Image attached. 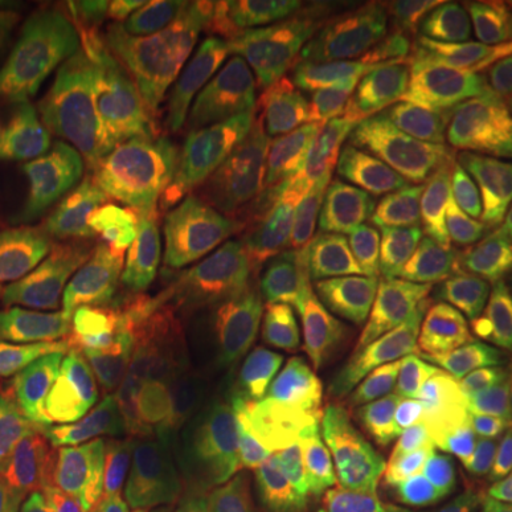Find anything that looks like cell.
I'll return each instance as SVG.
<instances>
[{"instance_id": "9c48e42d", "label": "cell", "mask_w": 512, "mask_h": 512, "mask_svg": "<svg viewBox=\"0 0 512 512\" xmlns=\"http://www.w3.org/2000/svg\"><path fill=\"white\" fill-rule=\"evenodd\" d=\"M510 183L504 137L467 111L390 194L376 228L379 265L510 220Z\"/></svg>"}, {"instance_id": "2e32d148", "label": "cell", "mask_w": 512, "mask_h": 512, "mask_svg": "<svg viewBox=\"0 0 512 512\" xmlns=\"http://www.w3.org/2000/svg\"><path fill=\"white\" fill-rule=\"evenodd\" d=\"M313 433H279L274 473L256 495L254 512H322V467Z\"/></svg>"}, {"instance_id": "4316f807", "label": "cell", "mask_w": 512, "mask_h": 512, "mask_svg": "<svg viewBox=\"0 0 512 512\" xmlns=\"http://www.w3.org/2000/svg\"><path fill=\"white\" fill-rule=\"evenodd\" d=\"M0 89H3V83H0Z\"/></svg>"}, {"instance_id": "ba28073f", "label": "cell", "mask_w": 512, "mask_h": 512, "mask_svg": "<svg viewBox=\"0 0 512 512\" xmlns=\"http://www.w3.org/2000/svg\"><path fill=\"white\" fill-rule=\"evenodd\" d=\"M163 308L126 282L109 285L92 308L46 330L57 384L35 444H63L89 430L100 413L123 402L163 359Z\"/></svg>"}, {"instance_id": "5bb4252c", "label": "cell", "mask_w": 512, "mask_h": 512, "mask_svg": "<svg viewBox=\"0 0 512 512\" xmlns=\"http://www.w3.org/2000/svg\"><path fill=\"white\" fill-rule=\"evenodd\" d=\"M370 12L359 0H308L291 3L288 12L265 26L259 35L239 46L248 63L268 74H291L311 69L333 57Z\"/></svg>"}, {"instance_id": "7c38bea8", "label": "cell", "mask_w": 512, "mask_h": 512, "mask_svg": "<svg viewBox=\"0 0 512 512\" xmlns=\"http://www.w3.org/2000/svg\"><path fill=\"white\" fill-rule=\"evenodd\" d=\"M214 402V390L183 359L168 356L148 379L137 384L83 450L100 476L177 478L191 473L177 441L185 424Z\"/></svg>"}, {"instance_id": "6da1fadb", "label": "cell", "mask_w": 512, "mask_h": 512, "mask_svg": "<svg viewBox=\"0 0 512 512\" xmlns=\"http://www.w3.org/2000/svg\"><path fill=\"white\" fill-rule=\"evenodd\" d=\"M427 18L430 3H370L336 55L291 74L259 72L239 46L214 55L211 89L265 154L305 239L402 63L416 55Z\"/></svg>"}, {"instance_id": "7a4b0ae2", "label": "cell", "mask_w": 512, "mask_h": 512, "mask_svg": "<svg viewBox=\"0 0 512 512\" xmlns=\"http://www.w3.org/2000/svg\"><path fill=\"white\" fill-rule=\"evenodd\" d=\"M359 305L336 276L276 274L234 291L185 336L183 359L279 433L316 430V402L348 356Z\"/></svg>"}, {"instance_id": "9a60e30c", "label": "cell", "mask_w": 512, "mask_h": 512, "mask_svg": "<svg viewBox=\"0 0 512 512\" xmlns=\"http://www.w3.org/2000/svg\"><path fill=\"white\" fill-rule=\"evenodd\" d=\"M106 493L86 453H35L0 464V512H94Z\"/></svg>"}, {"instance_id": "d4e9b609", "label": "cell", "mask_w": 512, "mask_h": 512, "mask_svg": "<svg viewBox=\"0 0 512 512\" xmlns=\"http://www.w3.org/2000/svg\"><path fill=\"white\" fill-rule=\"evenodd\" d=\"M481 484L490 495V504H493L495 512H512V427L510 441L504 444V453Z\"/></svg>"}, {"instance_id": "4fadbf2b", "label": "cell", "mask_w": 512, "mask_h": 512, "mask_svg": "<svg viewBox=\"0 0 512 512\" xmlns=\"http://www.w3.org/2000/svg\"><path fill=\"white\" fill-rule=\"evenodd\" d=\"M100 291V265L74 234L72 217L57 202L32 208L15 251L0 265V319L63 322L92 308Z\"/></svg>"}, {"instance_id": "277c9868", "label": "cell", "mask_w": 512, "mask_h": 512, "mask_svg": "<svg viewBox=\"0 0 512 512\" xmlns=\"http://www.w3.org/2000/svg\"><path fill=\"white\" fill-rule=\"evenodd\" d=\"M157 100L160 72L143 37L106 15L69 23L0 137V200L57 202L94 154Z\"/></svg>"}, {"instance_id": "30bf717a", "label": "cell", "mask_w": 512, "mask_h": 512, "mask_svg": "<svg viewBox=\"0 0 512 512\" xmlns=\"http://www.w3.org/2000/svg\"><path fill=\"white\" fill-rule=\"evenodd\" d=\"M404 402L447 430H470L512 396V237L447 328L407 365Z\"/></svg>"}, {"instance_id": "d6986e66", "label": "cell", "mask_w": 512, "mask_h": 512, "mask_svg": "<svg viewBox=\"0 0 512 512\" xmlns=\"http://www.w3.org/2000/svg\"><path fill=\"white\" fill-rule=\"evenodd\" d=\"M447 29L473 66L512 57V0L441 3Z\"/></svg>"}, {"instance_id": "8fae6325", "label": "cell", "mask_w": 512, "mask_h": 512, "mask_svg": "<svg viewBox=\"0 0 512 512\" xmlns=\"http://www.w3.org/2000/svg\"><path fill=\"white\" fill-rule=\"evenodd\" d=\"M461 109L456 83L421 72L404 83L350 165L333 211V254L356 262L365 254L384 200L419 165L441 128Z\"/></svg>"}, {"instance_id": "52a82bcc", "label": "cell", "mask_w": 512, "mask_h": 512, "mask_svg": "<svg viewBox=\"0 0 512 512\" xmlns=\"http://www.w3.org/2000/svg\"><path fill=\"white\" fill-rule=\"evenodd\" d=\"M490 456V444L376 390L330 433L328 512H413Z\"/></svg>"}, {"instance_id": "5b68a950", "label": "cell", "mask_w": 512, "mask_h": 512, "mask_svg": "<svg viewBox=\"0 0 512 512\" xmlns=\"http://www.w3.org/2000/svg\"><path fill=\"white\" fill-rule=\"evenodd\" d=\"M160 94L188 128V202L214 288L225 302L276 274H313L265 154L222 109L194 57H154Z\"/></svg>"}, {"instance_id": "44dd1931", "label": "cell", "mask_w": 512, "mask_h": 512, "mask_svg": "<svg viewBox=\"0 0 512 512\" xmlns=\"http://www.w3.org/2000/svg\"><path fill=\"white\" fill-rule=\"evenodd\" d=\"M288 9H291L288 0H228L217 9L214 35L245 46Z\"/></svg>"}, {"instance_id": "3957f363", "label": "cell", "mask_w": 512, "mask_h": 512, "mask_svg": "<svg viewBox=\"0 0 512 512\" xmlns=\"http://www.w3.org/2000/svg\"><path fill=\"white\" fill-rule=\"evenodd\" d=\"M74 220L94 262L143 285L183 339L222 305L188 202V128L163 94L120 131Z\"/></svg>"}, {"instance_id": "ffe728a7", "label": "cell", "mask_w": 512, "mask_h": 512, "mask_svg": "<svg viewBox=\"0 0 512 512\" xmlns=\"http://www.w3.org/2000/svg\"><path fill=\"white\" fill-rule=\"evenodd\" d=\"M458 103L484 114L504 137L512 157V57L490 60L456 83Z\"/></svg>"}, {"instance_id": "e0dca14e", "label": "cell", "mask_w": 512, "mask_h": 512, "mask_svg": "<svg viewBox=\"0 0 512 512\" xmlns=\"http://www.w3.org/2000/svg\"><path fill=\"white\" fill-rule=\"evenodd\" d=\"M279 433L271 421L259 416H245L228 407H208L197 419L185 424L180 433V453L191 467H202L205 461L228 453L245 450H276Z\"/></svg>"}, {"instance_id": "ac0fdd59", "label": "cell", "mask_w": 512, "mask_h": 512, "mask_svg": "<svg viewBox=\"0 0 512 512\" xmlns=\"http://www.w3.org/2000/svg\"><path fill=\"white\" fill-rule=\"evenodd\" d=\"M220 3H137L143 43L151 57H194L214 35Z\"/></svg>"}, {"instance_id": "83f0119b", "label": "cell", "mask_w": 512, "mask_h": 512, "mask_svg": "<svg viewBox=\"0 0 512 512\" xmlns=\"http://www.w3.org/2000/svg\"><path fill=\"white\" fill-rule=\"evenodd\" d=\"M0 265H3V262H0Z\"/></svg>"}, {"instance_id": "8992f818", "label": "cell", "mask_w": 512, "mask_h": 512, "mask_svg": "<svg viewBox=\"0 0 512 512\" xmlns=\"http://www.w3.org/2000/svg\"><path fill=\"white\" fill-rule=\"evenodd\" d=\"M512 237V217L382 262L359 305L348 356L325 390V416L348 410L407 367L487 282Z\"/></svg>"}, {"instance_id": "603a6c76", "label": "cell", "mask_w": 512, "mask_h": 512, "mask_svg": "<svg viewBox=\"0 0 512 512\" xmlns=\"http://www.w3.org/2000/svg\"><path fill=\"white\" fill-rule=\"evenodd\" d=\"M419 512H495L484 484L476 478H458L450 487H444L430 504Z\"/></svg>"}, {"instance_id": "484cf974", "label": "cell", "mask_w": 512, "mask_h": 512, "mask_svg": "<svg viewBox=\"0 0 512 512\" xmlns=\"http://www.w3.org/2000/svg\"><path fill=\"white\" fill-rule=\"evenodd\" d=\"M180 512H248L237 510V507H228L220 495L214 493L211 487H197L194 493L188 495L183 501V510Z\"/></svg>"}, {"instance_id": "7402d4cb", "label": "cell", "mask_w": 512, "mask_h": 512, "mask_svg": "<svg viewBox=\"0 0 512 512\" xmlns=\"http://www.w3.org/2000/svg\"><path fill=\"white\" fill-rule=\"evenodd\" d=\"M183 498L174 490L157 484H134V487H111L103 493L94 512H180Z\"/></svg>"}, {"instance_id": "cb8c5ba5", "label": "cell", "mask_w": 512, "mask_h": 512, "mask_svg": "<svg viewBox=\"0 0 512 512\" xmlns=\"http://www.w3.org/2000/svg\"><path fill=\"white\" fill-rule=\"evenodd\" d=\"M37 29L20 20H0V83L23 63V57L35 49Z\"/></svg>"}]
</instances>
